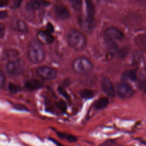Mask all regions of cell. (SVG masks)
<instances>
[{
    "instance_id": "obj_1",
    "label": "cell",
    "mask_w": 146,
    "mask_h": 146,
    "mask_svg": "<svg viewBox=\"0 0 146 146\" xmlns=\"http://www.w3.org/2000/svg\"><path fill=\"white\" fill-rule=\"evenodd\" d=\"M66 39L68 44L76 51H82L86 47L87 39L85 35L77 30H69Z\"/></svg>"
},
{
    "instance_id": "obj_2",
    "label": "cell",
    "mask_w": 146,
    "mask_h": 146,
    "mask_svg": "<svg viewBox=\"0 0 146 146\" xmlns=\"http://www.w3.org/2000/svg\"><path fill=\"white\" fill-rule=\"evenodd\" d=\"M45 53L40 44L35 41H31L28 45L27 56L29 60L33 64L41 63L44 59Z\"/></svg>"
},
{
    "instance_id": "obj_3",
    "label": "cell",
    "mask_w": 146,
    "mask_h": 146,
    "mask_svg": "<svg viewBox=\"0 0 146 146\" xmlns=\"http://www.w3.org/2000/svg\"><path fill=\"white\" fill-rule=\"evenodd\" d=\"M71 66L73 71L79 74L89 73L94 68L92 63L86 57H78L75 59Z\"/></svg>"
},
{
    "instance_id": "obj_4",
    "label": "cell",
    "mask_w": 146,
    "mask_h": 146,
    "mask_svg": "<svg viewBox=\"0 0 146 146\" xmlns=\"http://www.w3.org/2000/svg\"><path fill=\"white\" fill-rule=\"evenodd\" d=\"M115 93L120 99H127L133 95L134 91L130 85L122 82L117 83L116 86Z\"/></svg>"
},
{
    "instance_id": "obj_5",
    "label": "cell",
    "mask_w": 146,
    "mask_h": 146,
    "mask_svg": "<svg viewBox=\"0 0 146 146\" xmlns=\"http://www.w3.org/2000/svg\"><path fill=\"white\" fill-rule=\"evenodd\" d=\"M36 73L40 78L47 80H52L57 76L56 70L52 67L47 66L38 67L36 69Z\"/></svg>"
},
{
    "instance_id": "obj_6",
    "label": "cell",
    "mask_w": 146,
    "mask_h": 146,
    "mask_svg": "<svg viewBox=\"0 0 146 146\" xmlns=\"http://www.w3.org/2000/svg\"><path fill=\"white\" fill-rule=\"evenodd\" d=\"M6 68L9 74L11 75H19L23 72L25 64L22 60L18 59L7 62Z\"/></svg>"
},
{
    "instance_id": "obj_7",
    "label": "cell",
    "mask_w": 146,
    "mask_h": 146,
    "mask_svg": "<svg viewBox=\"0 0 146 146\" xmlns=\"http://www.w3.org/2000/svg\"><path fill=\"white\" fill-rule=\"evenodd\" d=\"M124 37V34L121 30L115 27H110L106 30L104 33L105 41H113L120 40Z\"/></svg>"
},
{
    "instance_id": "obj_8",
    "label": "cell",
    "mask_w": 146,
    "mask_h": 146,
    "mask_svg": "<svg viewBox=\"0 0 146 146\" xmlns=\"http://www.w3.org/2000/svg\"><path fill=\"white\" fill-rule=\"evenodd\" d=\"M100 86L104 92L110 97H114L115 95V88L108 77H104L100 82Z\"/></svg>"
},
{
    "instance_id": "obj_9",
    "label": "cell",
    "mask_w": 146,
    "mask_h": 146,
    "mask_svg": "<svg viewBox=\"0 0 146 146\" xmlns=\"http://www.w3.org/2000/svg\"><path fill=\"white\" fill-rule=\"evenodd\" d=\"M79 26L83 31L89 33L94 30L95 27V22L94 19H91L88 17L80 18L79 19Z\"/></svg>"
},
{
    "instance_id": "obj_10",
    "label": "cell",
    "mask_w": 146,
    "mask_h": 146,
    "mask_svg": "<svg viewBox=\"0 0 146 146\" xmlns=\"http://www.w3.org/2000/svg\"><path fill=\"white\" fill-rule=\"evenodd\" d=\"M19 52L14 48H7L3 50L2 52V59L7 62L19 59Z\"/></svg>"
},
{
    "instance_id": "obj_11",
    "label": "cell",
    "mask_w": 146,
    "mask_h": 146,
    "mask_svg": "<svg viewBox=\"0 0 146 146\" xmlns=\"http://www.w3.org/2000/svg\"><path fill=\"white\" fill-rule=\"evenodd\" d=\"M55 13L57 17L61 20H66L70 17L68 10L63 5H57L55 8Z\"/></svg>"
},
{
    "instance_id": "obj_12",
    "label": "cell",
    "mask_w": 146,
    "mask_h": 146,
    "mask_svg": "<svg viewBox=\"0 0 146 146\" xmlns=\"http://www.w3.org/2000/svg\"><path fill=\"white\" fill-rule=\"evenodd\" d=\"M37 38L38 41L42 44L51 43L54 41L53 36L48 31H40L37 34Z\"/></svg>"
},
{
    "instance_id": "obj_13",
    "label": "cell",
    "mask_w": 146,
    "mask_h": 146,
    "mask_svg": "<svg viewBox=\"0 0 146 146\" xmlns=\"http://www.w3.org/2000/svg\"><path fill=\"white\" fill-rule=\"evenodd\" d=\"M43 86V83L41 81L37 79H30L26 81L25 83V88L29 91H35L39 90Z\"/></svg>"
},
{
    "instance_id": "obj_14",
    "label": "cell",
    "mask_w": 146,
    "mask_h": 146,
    "mask_svg": "<svg viewBox=\"0 0 146 146\" xmlns=\"http://www.w3.org/2000/svg\"><path fill=\"white\" fill-rule=\"evenodd\" d=\"M137 71L135 69H131L129 70L125 71L122 73L121 75V79L122 81L124 82H125V81L128 79L131 81L135 82L137 80Z\"/></svg>"
},
{
    "instance_id": "obj_15",
    "label": "cell",
    "mask_w": 146,
    "mask_h": 146,
    "mask_svg": "<svg viewBox=\"0 0 146 146\" xmlns=\"http://www.w3.org/2000/svg\"><path fill=\"white\" fill-rule=\"evenodd\" d=\"M13 28L21 33H27L28 31L26 23L21 19H17L13 22Z\"/></svg>"
},
{
    "instance_id": "obj_16",
    "label": "cell",
    "mask_w": 146,
    "mask_h": 146,
    "mask_svg": "<svg viewBox=\"0 0 146 146\" xmlns=\"http://www.w3.org/2000/svg\"><path fill=\"white\" fill-rule=\"evenodd\" d=\"M46 2L38 0H31L26 5V8L29 10L34 11L39 9L42 5H45Z\"/></svg>"
},
{
    "instance_id": "obj_17",
    "label": "cell",
    "mask_w": 146,
    "mask_h": 146,
    "mask_svg": "<svg viewBox=\"0 0 146 146\" xmlns=\"http://www.w3.org/2000/svg\"><path fill=\"white\" fill-rule=\"evenodd\" d=\"M87 15L88 18L91 19H94V15L95 11V5L92 0H85Z\"/></svg>"
},
{
    "instance_id": "obj_18",
    "label": "cell",
    "mask_w": 146,
    "mask_h": 146,
    "mask_svg": "<svg viewBox=\"0 0 146 146\" xmlns=\"http://www.w3.org/2000/svg\"><path fill=\"white\" fill-rule=\"evenodd\" d=\"M106 47L108 52L111 55H115L118 51L117 46L113 41H106Z\"/></svg>"
},
{
    "instance_id": "obj_19",
    "label": "cell",
    "mask_w": 146,
    "mask_h": 146,
    "mask_svg": "<svg viewBox=\"0 0 146 146\" xmlns=\"http://www.w3.org/2000/svg\"><path fill=\"white\" fill-rule=\"evenodd\" d=\"M109 103V99L106 97L100 98L94 103V107L97 110H102L105 108Z\"/></svg>"
},
{
    "instance_id": "obj_20",
    "label": "cell",
    "mask_w": 146,
    "mask_h": 146,
    "mask_svg": "<svg viewBox=\"0 0 146 146\" xmlns=\"http://www.w3.org/2000/svg\"><path fill=\"white\" fill-rule=\"evenodd\" d=\"M56 134L59 137L62 139H65L66 140H67L70 142H75L77 141V138L72 135L67 134V133L60 132H57Z\"/></svg>"
},
{
    "instance_id": "obj_21",
    "label": "cell",
    "mask_w": 146,
    "mask_h": 146,
    "mask_svg": "<svg viewBox=\"0 0 146 146\" xmlns=\"http://www.w3.org/2000/svg\"><path fill=\"white\" fill-rule=\"evenodd\" d=\"M8 90L11 94H15L19 92L21 90V88L19 85L14 83L10 82L8 84Z\"/></svg>"
},
{
    "instance_id": "obj_22",
    "label": "cell",
    "mask_w": 146,
    "mask_h": 146,
    "mask_svg": "<svg viewBox=\"0 0 146 146\" xmlns=\"http://www.w3.org/2000/svg\"><path fill=\"white\" fill-rule=\"evenodd\" d=\"M80 94L82 98L85 99H91L94 96V92L92 90H90L88 89H84L81 91L80 92Z\"/></svg>"
},
{
    "instance_id": "obj_23",
    "label": "cell",
    "mask_w": 146,
    "mask_h": 146,
    "mask_svg": "<svg viewBox=\"0 0 146 146\" xmlns=\"http://www.w3.org/2000/svg\"><path fill=\"white\" fill-rule=\"evenodd\" d=\"M72 7L77 10L80 11L82 6V0H68Z\"/></svg>"
},
{
    "instance_id": "obj_24",
    "label": "cell",
    "mask_w": 146,
    "mask_h": 146,
    "mask_svg": "<svg viewBox=\"0 0 146 146\" xmlns=\"http://www.w3.org/2000/svg\"><path fill=\"white\" fill-rule=\"evenodd\" d=\"M56 106L62 112H66L67 109V104L63 100H60L59 102H58L56 103Z\"/></svg>"
},
{
    "instance_id": "obj_25",
    "label": "cell",
    "mask_w": 146,
    "mask_h": 146,
    "mask_svg": "<svg viewBox=\"0 0 146 146\" xmlns=\"http://www.w3.org/2000/svg\"><path fill=\"white\" fill-rule=\"evenodd\" d=\"M58 91L59 92V94L62 95L63 97H64L65 99H66L67 100H69L70 99V95L68 94V92L66 91V90L62 87V86H59L58 87Z\"/></svg>"
},
{
    "instance_id": "obj_26",
    "label": "cell",
    "mask_w": 146,
    "mask_h": 146,
    "mask_svg": "<svg viewBox=\"0 0 146 146\" xmlns=\"http://www.w3.org/2000/svg\"><path fill=\"white\" fill-rule=\"evenodd\" d=\"M6 80V77L4 74V73L0 70V88H2L5 83Z\"/></svg>"
},
{
    "instance_id": "obj_27",
    "label": "cell",
    "mask_w": 146,
    "mask_h": 146,
    "mask_svg": "<svg viewBox=\"0 0 146 146\" xmlns=\"http://www.w3.org/2000/svg\"><path fill=\"white\" fill-rule=\"evenodd\" d=\"M14 108H15L17 110H19V111H28V109L27 108V107L22 104H14Z\"/></svg>"
},
{
    "instance_id": "obj_28",
    "label": "cell",
    "mask_w": 146,
    "mask_h": 146,
    "mask_svg": "<svg viewBox=\"0 0 146 146\" xmlns=\"http://www.w3.org/2000/svg\"><path fill=\"white\" fill-rule=\"evenodd\" d=\"M139 87L141 90H143L145 93H146V78L143 79L139 83Z\"/></svg>"
},
{
    "instance_id": "obj_29",
    "label": "cell",
    "mask_w": 146,
    "mask_h": 146,
    "mask_svg": "<svg viewBox=\"0 0 146 146\" xmlns=\"http://www.w3.org/2000/svg\"><path fill=\"white\" fill-rule=\"evenodd\" d=\"M22 0H16L13 4V7L14 9L18 7L22 2Z\"/></svg>"
},
{
    "instance_id": "obj_30",
    "label": "cell",
    "mask_w": 146,
    "mask_h": 146,
    "mask_svg": "<svg viewBox=\"0 0 146 146\" xmlns=\"http://www.w3.org/2000/svg\"><path fill=\"white\" fill-rule=\"evenodd\" d=\"M7 15V11H0V19H4Z\"/></svg>"
},
{
    "instance_id": "obj_31",
    "label": "cell",
    "mask_w": 146,
    "mask_h": 146,
    "mask_svg": "<svg viewBox=\"0 0 146 146\" xmlns=\"http://www.w3.org/2000/svg\"><path fill=\"white\" fill-rule=\"evenodd\" d=\"M5 33V27L3 25L0 23V38H1Z\"/></svg>"
},
{
    "instance_id": "obj_32",
    "label": "cell",
    "mask_w": 146,
    "mask_h": 146,
    "mask_svg": "<svg viewBox=\"0 0 146 146\" xmlns=\"http://www.w3.org/2000/svg\"><path fill=\"white\" fill-rule=\"evenodd\" d=\"M47 30H48V31L49 33H52L54 31V27H53V26L50 23H48L47 25Z\"/></svg>"
},
{
    "instance_id": "obj_33",
    "label": "cell",
    "mask_w": 146,
    "mask_h": 146,
    "mask_svg": "<svg viewBox=\"0 0 146 146\" xmlns=\"http://www.w3.org/2000/svg\"><path fill=\"white\" fill-rule=\"evenodd\" d=\"M9 3L8 0H0V7L6 6Z\"/></svg>"
},
{
    "instance_id": "obj_34",
    "label": "cell",
    "mask_w": 146,
    "mask_h": 146,
    "mask_svg": "<svg viewBox=\"0 0 146 146\" xmlns=\"http://www.w3.org/2000/svg\"><path fill=\"white\" fill-rule=\"evenodd\" d=\"M52 141L53 142H54V143H55L56 144V145H57V146H65V145H62L60 143H58V141H55V140H52Z\"/></svg>"
}]
</instances>
